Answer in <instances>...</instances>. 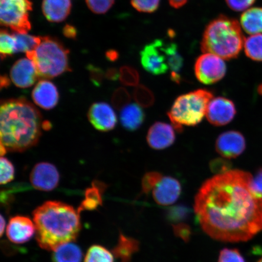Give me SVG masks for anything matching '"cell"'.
Masks as SVG:
<instances>
[{"label": "cell", "mask_w": 262, "mask_h": 262, "mask_svg": "<svg viewBox=\"0 0 262 262\" xmlns=\"http://www.w3.org/2000/svg\"><path fill=\"white\" fill-rule=\"evenodd\" d=\"M253 177L241 170L216 175L195 195L194 211L204 231L215 240H250L262 229V195L252 186Z\"/></svg>", "instance_id": "obj_1"}, {"label": "cell", "mask_w": 262, "mask_h": 262, "mask_svg": "<svg viewBox=\"0 0 262 262\" xmlns=\"http://www.w3.org/2000/svg\"><path fill=\"white\" fill-rule=\"evenodd\" d=\"M41 114L24 97L2 101L0 106L1 145L7 151L22 152L40 140Z\"/></svg>", "instance_id": "obj_2"}, {"label": "cell", "mask_w": 262, "mask_h": 262, "mask_svg": "<svg viewBox=\"0 0 262 262\" xmlns=\"http://www.w3.org/2000/svg\"><path fill=\"white\" fill-rule=\"evenodd\" d=\"M80 212L59 201H47L33 211L36 241L40 247L54 251L76 240L81 230Z\"/></svg>", "instance_id": "obj_3"}, {"label": "cell", "mask_w": 262, "mask_h": 262, "mask_svg": "<svg viewBox=\"0 0 262 262\" xmlns=\"http://www.w3.org/2000/svg\"><path fill=\"white\" fill-rule=\"evenodd\" d=\"M245 40L236 19L221 15L206 26L201 48L204 53L214 54L229 60L237 58Z\"/></svg>", "instance_id": "obj_4"}, {"label": "cell", "mask_w": 262, "mask_h": 262, "mask_svg": "<svg viewBox=\"0 0 262 262\" xmlns=\"http://www.w3.org/2000/svg\"><path fill=\"white\" fill-rule=\"evenodd\" d=\"M70 51L57 38L45 36L37 47L26 55L35 65L39 78L51 79L71 71Z\"/></svg>", "instance_id": "obj_5"}, {"label": "cell", "mask_w": 262, "mask_h": 262, "mask_svg": "<svg viewBox=\"0 0 262 262\" xmlns=\"http://www.w3.org/2000/svg\"><path fill=\"white\" fill-rule=\"evenodd\" d=\"M213 98L211 92L198 90L179 96L168 116L174 129L182 132L183 126H194L201 123Z\"/></svg>", "instance_id": "obj_6"}, {"label": "cell", "mask_w": 262, "mask_h": 262, "mask_svg": "<svg viewBox=\"0 0 262 262\" xmlns=\"http://www.w3.org/2000/svg\"><path fill=\"white\" fill-rule=\"evenodd\" d=\"M32 10L30 0H0L2 26L15 32L26 34L31 29L29 12Z\"/></svg>", "instance_id": "obj_7"}, {"label": "cell", "mask_w": 262, "mask_h": 262, "mask_svg": "<svg viewBox=\"0 0 262 262\" xmlns=\"http://www.w3.org/2000/svg\"><path fill=\"white\" fill-rule=\"evenodd\" d=\"M195 75L201 83L212 84L221 80L227 73V66L217 55L205 53L195 61Z\"/></svg>", "instance_id": "obj_8"}, {"label": "cell", "mask_w": 262, "mask_h": 262, "mask_svg": "<svg viewBox=\"0 0 262 262\" xmlns=\"http://www.w3.org/2000/svg\"><path fill=\"white\" fill-rule=\"evenodd\" d=\"M162 40H156L147 45L140 52V61L144 70L155 75L165 74L169 67L162 50Z\"/></svg>", "instance_id": "obj_9"}, {"label": "cell", "mask_w": 262, "mask_h": 262, "mask_svg": "<svg viewBox=\"0 0 262 262\" xmlns=\"http://www.w3.org/2000/svg\"><path fill=\"white\" fill-rule=\"evenodd\" d=\"M236 114L235 104L228 98H212L208 104L206 116L208 122L215 126L226 125L231 122Z\"/></svg>", "instance_id": "obj_10"}, {"label": "cell", "mask_w": 262, "mask_h": 262, "mask_svg": "<svg viewBox=\"0 0 262 262\" xmlns=\"http://www.w3.org/2000/svg\"><path fill=\"white\" fill-rule=\"evenodd\" d=\"M30 182L34 188L42 191H51L56 188L60 182V174L54 165L40 162L32 169Z\"/></svg>", "instance_id": "obj_11"}, {"label": "cell", "mask_w": 262, "mask_h": 262, "mask_svg": "<svg viewBox=\"0 0 262 262\" xmlns=\"http://www.w3.org/2000/svg\"><path fill=\"white\" fill-rule=\"evenodd\" d=\"M246 148L245 137L238 131L229 130L222 133L215 142V149L226 159H234L241 156Z\"/></svg>", "instance_id": "obj_12"}, {"label": "cell", "mask_w": 262, "mask_h": 262, "mask_svg": "<svg viewBox=\"0 0 262 262\" xmlns=\"http://www.w3.org/2000/svg\"><path fill=\"white\" fill-rule=\"evenodd\" d=\"M88 118L92 125L101 132L113 130L117 122V116L113 108L104 102L92 104L88 111Z\"/></svg>", "instance_id": "obj_13"}, {"label": "cell", "mask_w": 262, "mask_h": 262, "mask_svg": "<svg viewBox=\"0 0 262 262\" xmlns=\"http://www.w3.org/2000/svg\"><path fill=\"white\" fill-rule=\"evenodd\" d=\"M10 76L13 83L19 88L31 87L39 78L34 62L28 58L16 61L10 71Z\"/></svg>", "instance_id": "obj_14"}, {"label": "cell", "mask_w": 262, "mask_h": 262, "mask_svg": "<svg viewBox=\"0 0 262 262\" xmlns=\"http://www.w3.org/2000/svg\"><path fill=\"white\" fill-rule=\"evenodd\" d=\"M36 232L35 224L26 216L16 215L10 219L6 230L9 240L16 244L29 242Z\"/></svg>", "instance_id": "obj_15"}, {"label": "cell", "mask_w": 262, "mask_h": 262, "mask_svg": "<svg viewBox=\"0 0 262 262\" xmlns=\"http://www.w3.org/2000/svg\"><path fill=\"white\" fill-rule=\"evenodd\" d=\"M182 192V186L172 177L163 178L153 189L152 195L157 204L168 206L174 204Z\"/></svg>", "instance_id": "obj_16"}, {"label": "cell", "mask_w": 262, "mask_h": 262, "mask_svg": "<svg viewBox=\"0 0 262 262\" xmlns=\"http://www.w3.org/2000/svg\"><path fill=\"white\" fill-rule=\"evenodd\" d=\"M146 139L151 148L156 150L166 149L175 142V130L169 124L156 122L150 126Z\"/></svg>", "instance_id": "obj_17"}, {"label": "cell", "mask_w": 262, "mask_h": 262, "mask_svg": "<svg viewBox=\"0 0 262 262\" xmlns=\"http://www.w3.org/2000/svg\"><path fill=\"white\" fill-rule=\"evenodd\" d=\"M32 98L39 107L45 110H51L57 105L60 96L57 88L53 83L47 80H42L33 90Z\"/></svg>", "instance_id": "obj_18"}, {"label": "cell", "mask_w": 262, "mask_h": 262, "mask_svg": "<svg viewBox=\"0 0 262 262\" xmlns=\"http://www.w3.org/2000/svg\"><path fill=\"white\" fill-rule=\"evenodd\" d=\"M72 9L71 0H43L42 11L49 21H63L70 15Z\"/></svg>", "instance_id": "obj_19"}, {"label": "cell", "mask_w": 262, "mask_h": 262, "mask_svg": "<svg viewBox=\"0 0 262 262\" xmlns=\"http://www.w3.org/2000/svg\"><path fill=\"white\" fill-rule=\"evenodd\" d=\"M139 248V242L136 239L120 233L118 243L113 250L114 262H130Z\"/></svg>", "instance_id": "obj_20"}, {"label": "cell", "mask_w": 262, "mask_h": 262, "mask_svg": "<svg viewBox=\"0 0 262 262\" xmlns=\"http://www.w3.org/2000/svg\"><path fill=\"white\" fill-rule=\"evenodd\" d=\"M145 119V114L139 104H130L120 113V122L124 129L135 131L140 128Z\"/></svg>", "instance_id": "obj_21"}, {"label": "cell", "mask_w": 262, "mask_h": 262, "mask_svg": "<svg viewBox=\"0 0 262 262\" xmlns=\"http://www.w3.org/2000/svg\"><path fill=\"white\" fill-rule=\"evenodd\" d=\"M162 49L166 57L167 63L171 70V79L176 83H180L182 78L180 75L183 66V58L175 43H164Z\"/></svg>", "instance_id": "obj_22"}, {"label": "cell", "mask_w": 262, "mask_h": 262, "mask_svg": "<svg viewBox=\"0 0 262 262\" xmlns=\"http://www.w3.org/2000/svg\"><path fill=\"white\" fill-rule=\"evenodd\" d=\"M241 24L249 34L262 33V8H253L245 11L241 16Z\"/></svg>", "instance_id": "obj_23"}, {"label": "cell", "mask_w": 262, "mask_h": 262, "mask_svg": "<svg viewBox=\"0 0 262 262\" xmlns=\"http://www.w3.org/2000/svg\"><path fill=\"white\" fill-rule=\"evenodd\" d=\"M82 258L80 248L72 242L60 246L52 255V262H81Z\"/></svg>", "instance_id": "obj_24"}, {"label": "cell", "mask_w": 262, "mask_h": 262, "mask_svg": "<svg viewBox=\"0 0 262 262\" xmlns=\"http://www.w3.org/2000/svg\"><path fill=\"white\" fill-rule=\"evenodd\" d=\"M103 192L100 189L92 186L85 190L84 199L81 203L78 211L81 212L83 211H94L98 208V206H102Z\"/></svg>", "instance_id": "obj_25"}, {"label": "cell", "mask_w": 262, "mask_h": 262, "mask_svg": "<svg viewBox=\"0 0 262 262\" xmlns=\"http://www.w3.org/2000/svg\"><path fill=\"white\" fill-rule=\"evenodd\" d=\"M15 42V54L18 52H26L34 50L36 47L40 44L41 40V37H36L31 35L21 34V33L14 32Z\"/></svg>", "instance_id": "obj_26"}, {"label": "cell", "mask_w": 262, "mask_h": 262, "mask_svg": "<svg viewBox=\"0 0 262 262\" xmlns=\"http://www.w3.org/2000/svg\"><path fill=\"white\" fill-rule=\"evenodd\" d=\"M245 54L251 60L262 61V34L250 36L244 42Z\"/></svg>", "instance_id": "obj_27"}, {"label": "cell", "mask_w": 262, "mask_h": 262, "mask_svg": "<svg viewBox=\"0 0 262 262\" xmlns=\"http://www.w3.org/2000/svg\"><path fill=\"white\" fill-rule=\"evenodd\" d=\"M84 262H114L113 253L102 246L94 245L87 251Z\"/></svg>", "instance_id": "obj_28"}, {"label": "cell", "mask_w": 262, "mask_h": 262, "mask_svg": "<svg viewBox=\"0 0 262 262\" xmlns=\"http://www.w3.org/2000/svg\"><path fill=\"white\" fill-rule=\"evenodd\" d=\"M16 42L13 34L2 29L0 32V54L2 60L15 54Z\"/></svg>", "instance_id": "obj_29"}, {"label": "cell", "mask_w": 262, "mask_h": 262, "mask_svg": "<svg viewBox=\"0 0 262 262\" xmlns=\"http://www.w3.org/2000/svg\"><path fill=\"white\" fill-rule=\"evenodd\" d=\"M134 100L139 106L143 107H149L155 103V98L148 88L144 85H138L134 91Z\"/></svg>", "instance_id": "obj_30"}, {"label": "cell", "mask_w": 262, "mask_h": 262, "mask_svg": "<svg viewBox=\"0 0 262 262\" xmlns=\"http://www.w3.org/2000/svg\"><path fill=\"white\" fill-rule=\"evenodd\" d=\"M119 79L122 83L126 86H138L140 76L138 72L129 66H124L120 70Z\"/></svg>", "instance_id": "obj_31"}, {"label": "cell", "mask_w": 262, "mask_h": 262, "mask_svg": "<svg viewBox=\"0 0 262 262\" xmlns=\"http://www.w3.org/2000/svg\"><path fill=\"white\" fill-rule=\"evenodd\" d=\"M163 178L161 173L152 171L145 173L142 180V192L145 194H149L152 189H155L156 185Z\"/></svg>", "instance_id": "obj_32"}, {"label": "cell", "mask_w": 262, "mask_h": 262, "mask_svg": "<svg viewBox=\"0 0 262 262\" xmlns=\"http://www.w3.org/2000/svg\"><path fill=\"white\" fill-rule=\"evenodd\" d=\"M131 97L125 88H119L114 92L112 96V104L117 110L122 109L130 102Z\"/></svg>", "instance_id": "obj_33"}, {"label": "cell", "mask_w": 262, "mask_h": 262, "mask_svg": "<svg viewBox=\"0 0 262 262\" xmlns=\"http://www.w3.org/2000/svg\"><path fill=\"white\" fill-rule=\"evenodd\" d=\"M15 178V168L11 161L6 158H1V185H6L11 182Z\"/></svg>", "instance_id": "obj_34"}, {"label": "cell", "mask_w": 262, "mask_h": 262, "mask_svg": "<svg viewBox=\"0 0 262 262\" xmlns=\"http://www.w3.org/2000/svg\"><path fill=\"white\" fill-rule=\"evenodd\" d=\"M88 7L96 14H105L113 7L115 0H86Z\"/></svg>", "instance_id": "obj_35"}, {"label": "cell", "mask_w": 262, "mask_h": 262, "mask_svg": "<svg viewBox=\"0 0 262 262\" xmlns=\"http://www.w3.org/2000/svg\"><path fill=\"white\" fill-rule=\"evenodd\" d=\"M130 3L137 11L144 13H152L158 9L160 0H130Z\"/></svg>", "instance_id": "obj_36"}, {"label": "cell", "mask_w": 262, "mask_h": 262, "mask_svg": "<svg viewBox=\"0 0 262 262\" xmlns=\"http://www.w3.org/2000/svg\"><path fill=\"white\" fill-rule=\"evenodd\" d=\"M232 163L229 160L223 158H216L209 162V169L216 175L222 174L231 171Z\"/></svg>", "instance_id": "obj_37"}, {"label": "cell", "mask_w": 262, "mask_h": 262, "mask_svg": "<svg viewBox=\"0 0 262 262\" xmlns=\"http://www.w3.org/2000/svg\"><path fill=\"white\" fill-rule=\"evenodd\" d=\"M218 262H245V260L236 249L225 248L221 251Z\"/></svg>", "instance_id": "obj_38"}, {"label": "cell", "mask_w": 262, "mask_h": 262, "mask_svg": "<svg viewBox=\"0 0 262 262\" xmlns=\"http://www.w3.org/2000/svg\"><path fill=\"white\" fill-rule=\"evenodd\" d=\"M173 231L176 237L186 242H189L192 235L191 228L187 224L180 223L172 225Z\"/></svg>", "instance_id": "obj_39"}, {"label": "cell", "mask_w": 262, "mask_h": 262, "mask_svg": "<svg viewBox=\"0 0 262 262\" xmlns=\"http://www.w3.org/2000/svg\"><path fill=\"white\" fill-rule=\"evenodd\" d=\"M88 70L90 73V77L92 83L95 86L99 87L102 84L104 78L105 77V73H103L101 68L90 64L88 67Z\"/></svg>", "instance_id": "obj_40"}, {"label": "cell", "mask_w": 262, "mask_h": 262, "mask_svg": "<svg viewBox=\"0 0 262 262\" xmlns=\"http://www.w3.org/2000/svg\"><path fill=\"white\" fill-rule=\"evenodd\" d=\"M255 0H226L228 7L232 11L240 12L250 8Z\"/></svg>", "instance_id": "obj_41"}, {"label": "cell", "mask_w": 262, "mask_h": 262, "mask_svg": "<svg viewBox=\"0 0 262 262\" xmlns=\"http://www.w3.org/2000/svg\"><path fill=\"white\" fill-rule=\"evenodd\" d=\"M188 214V210L185 207L182 206H178V207L173 208L169 212V217L170 220L174 222H178L186 217Z\"/></svg>", "instance_id": "obj_42"}, {"label": "cell", "mask_w": 262, "mask_h": 262, "mask_svg": "<svg viewBox=\"0 0 262 262\" xmlns=\"http://www.w3.org/2000/svg\"><path fill=\"white\" fill-rule=\"evenodd\" d=\"M252 186L255 191L262 195V168L257 170L252 181Z\"/></svg>", "instance_id": "obj_43"}, {"label": "cell", "mask_w": 262, "mask_h": 262, "mask_svg": "<svg viewBox=\"0 0 262 262\" xmlns=\"http://www.w3.org/2000/svg\"><path fill=\"white\" fill-rule=\"evenodd\" d=\"M63 35L66 37L70 39H76L77 36V29L73 25L67 24L63 29Z\"/></svg>", "instance_id": "obj_44"}, {"label": "cell", "mask_w": 262, "mask_h": 262, "mask_svg": "<svg viewBox=\"0 0 262 262\" xmlns=\"http://www.w3.org/2000/svg\"><path fill=\"white\" fill-rule=\"evenodd\" d=\"M120 77V71L117 68H110L107 69L105 73V78L111 81H116Z\"/></svg>", "instance_id": "obj_45"}, {"label": "cell", "mask_w": 262, "mask_h": 262, "mask_svg": "<svg viewBox=\"0 0 262 262\" xmlns=\"http://www.w3.org/2000/svg\"><path fill=\"white\" fill-rule=\"evenodd\" d=\"M92 186H94V187H96L98 189H100V191L102 192H104L107 189V186L106 183H104L103 182L100 181V180H94L93 182H92Z\"/></svg>", "instance_id": "obj_46"}, {"label": "cell", "mask_w": 262, "mask_h": 262, "mask_svg": "<svg viewBox=\"0 0 262 262\" xmlns=\"http://www.w3.org/2000/svg\"><path fill=\"white\" fill-rule=\"evenodd\" d=\"M188 0H169L170 5L173 8L179 9L186 5Z\"/></svg>", "instance_id": "obj_47"}, {"label": "cell", "mask_w": 262, "mask_h": 262, "mask_svg": "<svg viewBox=\"0 0 262 262\" xmlns=\"http://www.w3.org/2000/svg\"><path fill=\"white\" fill-rule=\"evenodd\" d=\"M106 56L108 60L111 61H116L119 58V54L115 50L108 51L106 53Z\"/></svg>", "instance_id": "obj_48"}, {"label": "cell", "mask_w": 262, "mask_h": 262, "mask_svg": "<svg viewBox=\"0 0 262 262\" xmlns=\"http://www.w3.org/2000/svg\"><path fill=\"white\" fill-rule=\"evenodd\" d=\"M0 82H1V83H0L1 89L8 88L10 84H11V81L6 75H2L1 78H0Z\"/></svg>", "instance_id": "obj_49"}, {"label": "cell", "mask_w": 262, "mask_h": 262, "mask_svg": "<svg viewBox=\"0 0 262 262\" xmlns=\"http://www.w3.org/2000/svg\"><path fill=\"white\" fill-rule=\"evenodd\" d=\"M0 223H1V228H0V235H1V236L4 234L5 229V226H6V221L5 220V218L3 217V215H1V219H0Z\"/></svg>", "instance_id": "obj_50"}, {"label": "cell", "mask_w": 262, "mask_h": 262, "mask_svg": "<svg viewBox=\"0 0 262 262\" xmlns=\"http://www.w3.org/2000/svg\"><path fill=\"white\" fill-rule=\"evenodd\" d=\"M42 128L45 130H49L52 128V124L49 121H43L42 123Z\"/></svg>", "instance_id": "obj_51"}, {"label": "cell", "mask_w": 262, "mask_h": 262, "mask_svg": "<svg viewBox=\"0 0 262 262\" xmlns=\"http://www.w3.org/2000/svg\"><path fill=\"white\" fill-rule=\"evenodd\" d=\"M0 147H1V148H0V150H1V151H0V153H1V156H4L6 152H7V150H6L5 146L2 145H1Z\"/></svg>", "instance_id": "obj_52"}, {"label": "cell", "mask_w": 262, "mask_h": 262, "mask_svg": "<svg viewBox=\"0 0 262 262\" xmlns=\"http://www.w3.org/2000/svg\"><path fill=\"white\" fill-rule=\"evenodd\" d=\"M257 262H262V257L260 258L259 260H258Z\"/></svg>", "instance_id": "obj_53"}]
</instances>
